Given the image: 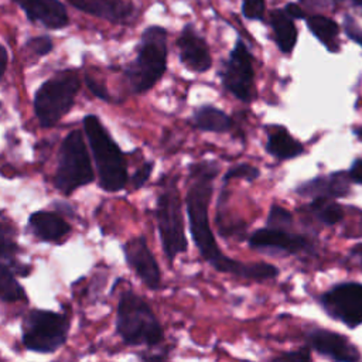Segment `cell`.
Wrapping results in <instances>:
<instances>
[{
  "label": "cell",
  "mask_w": 362,
  "mask_h": 362,
  "mask_svg": "<svg viewBox=\"0 0 362 362\" xmlns=\"http://www.w3.org/2000/svg\"><path fill=\"white\" fill-rule=\"evenodd\" d=\"M260 175L259 173V168L257 167H253L250 164H246V163H242V164H236L233 167H230L225 177H223V181L228 182L229 180H233V178H242V180H246L249 182L255 181L257 177Z\"/></svg>",
  "instance_id": "cell-26"
},
{
  "label": "cell",
  "mask_w": 362,
  "mask_h": 362,
  "mask_svg": "<svg viewBox=\"0 0 362 362\" xmlns=\"http://www.w3.org/2000/svg\"><path fill=\"white\" fill-rule=\"evenodd\" d=\"M324 311L348 328L362 324V284L355 281L339 283L321 296Z\"/></svg>",
  "instance_id": "cell-10"
},
{
  "label": "cell",
  "mask_w": 362,
  "mask_h": 362,
  "mask_svg": "<svg viewBox=\"0 0 362 362\" xmlns=\"http://www.w3.org/2000/svg\"><path fill=\"white\" fill-rule=\"evenodd\" d=\"M344 30L348 38H351L354 42L362 47V28L354 21L351 16H346L344 20Z\"/></svg>",
  "instance_id": "cell-30"
},
{
  "label": "cell",
  "mask_w": 362,
  "mask_h": 362,
  "mask_svg": "<svg viewBox=\"0 0 362 362\" xmlns=\"http://www.w3.org/2000/svg\"><path fill=\"white\" fill-rule=\"evenodd\" d=\"M355 7H358L359 10H362V0H349Z\"/></svg>",
  "instance_id": "cell-38"
},
{
  "label": "cell",
  "mask_w": 362,
  "mask_h": 362,
  "mask_svg": "<svg viewBox=\"0 0 362 362\" xmlns=\"http://www.w3.org/2000/svg\"><path fill=\"white\" fill-rule=\"evenodd\" d=\"M293 225V215L283 206L274 204L272 205L269 215H267V221H266V226H272V228H291Z\"/></svg>",
  "instance_id": "cell-25"
},
{
  "label": "cell",
  "mask_w": 362,
  "mask_h": 362,
  "mask_svg": "<svg viewBox=\"0 0 362 362\" xmlns=\"http://www.w3.org/2000/svg\"><path fill=\"white\" fill-rule=\"evenodd\" d=\"M74 8L113 24H126L134 17L132 0H66Z\"/></svg>",
  "instance_id": "cell-16"
},
{
  "label": "cell",
  "mask_w": 362,
  "mask_h": 362,
  "mask_svg": "<svg viewBox=\"0 0 362 362\" xmlns=\"http://www.w3.org/2000/svg\"><path fill=\"white\" fill-rule=\"evenodd\" d=\"M266 151L277 160H290L304 153V146L284 126H274L267 136Z\"/></svg>",
  "instance_id": "cell-20"
},
{
  "label": "cell",
  "mask_w": 362,
  "mask_h": 362,
  "mask_svg": "<svg viewBox=\"0 0 362 362\" xmlns=\"http://www.w3.org/2000/svg\"><path fill=\"white\" fill-rule=\"evenodd\" d=\"M310 33L329 51L339 52V25L324 14H310L304 18Z\"/></svg>",
  "instance_id": "cell-21"
},
{
  "label": "cell",
  "mask_w": 362,
  "mask_h": 362,
  "mask_svg": "<svg viewBox=\"0 0 362 362\" xmlns=\"http://www.w3.org/2000/svg\"><path fill=\"white\" fill-rule=\"evenodd\" d=\"M24 298L25 291L16 280L13 270L0 263V301L16 303Z\"/></svg>",
  "instance_id": "cell-24"
},
{
  "label": "cell",
  "mask_w": 362,
  "mask_h": 362,
  "mask_svg": "<svg viewBox=\"0 0 362 362\" xmlns=\"http://www.w3.org/2000/svg\"><path fill=\"white\" fill-rule=\"evenodd\" d=\"M68 331V315L48 310H33L23 322V344L30 351L51 354L65 344Z\"/></svg>",
  "instance_id": "cell-8"
},
{
  "label": "cell",
  "mask_w": 362,
  "mask_h": 362,
  "mask_svg": "<svg viewBox=\"0 0 362 362\" xmlns=\"http://www.w3.org/2000/svg\"><path fill=\"white\" fill-rule=\"evenodd\" d=\"M31 23L48 30H61L69 25L68 10L59 0H13Z\"/></svg>",
  "instance_id": "cell-15"
},
{
  "label": "cell",
  "mask_w": 362,
  "mask_h": 362,
  "mask_svg": "<svg viewBox=\"0 0 362 362\" xmlns=\"http://www.w3.org/2000/svg\"><path fill=\"white\" fill-rule=\"evenodd\" d=\"M310 209L314 216L325 225H337L344 219V208L334 198H313Z\"/></svg>",
  "instance_id": "cell-23"
},
{
  "label": "cell",
  "mask_w": 362,
  "mask_h": 362,
  "mask_svg": "<svg viewBox=\"0 0 362 362\" xmlns=\"http://www.w3.org/2000/svg\"><path fill=\"white\" fill-rule=\"evenodd\" d=\"M192 123L197 129L212 133H225L232 127V119L223 110L211 105H204L195 109Z\"/></svg>",
  "instance_id": "cell-22"
},
{
  "label": "cell",
  "mask_w": 362,
  "mask_h": 362,
  "mask_svg": "<svg viewBox=\"0 0 362 362\" xmlns=\"http://www.w3.org/2000/svg\"><path fill=\"white\" fill-rule=\"evenodd\" d=\"M127 264L134 270L137 277L151 290L161 286V273L156 257L153 256L146 238L137 236L127 240L123 246Z\"/></svg>",
  "instance_id": "cell-12"
},
{
  "label": "cell",
  "mask_w": 362,
  "mask_h": 362,
  "mask_svg": "<svg viewBox=\"0 0 362 362\" xmlns=\"http://www.w3.org/2000/svg\"><path fill=\"white\" fill-rule=\"evenodd\" d=\"M307 344L320 355L332 361L354 362L361 359L358 348L346 337L334 331L314 328L307 334Z\"/></svg>",
  "instance_id": "cell-13"
},
{
  "label": "cell",
  "mask_w": 362,
  "mask_h": 362,
  "mask_svg": "<svg viewBox=\"0 0 362 362\" xmlns=\"http://www.w3.org/2000/svg\"><path fill=\"white\" fill-rule=\"evenodd\" d=\"M348 177H349V181L362 185V158H356L352 163L348 171Z\"/></svg>",
  "instance_id": "cell-34"
},
{
  "label": "cell",
  "mask_w": 362,
  "mask_h": 362,
  "mask_svg": "<svg viewBox=\"0 0 362 362\" xmlns=\"http://www.w3.org/2000/svg\"><path fill=\"white\" fill-rule=\"evenodd\" d=\"M270 27L280 52L290 55L298 38L294 18L286 11V8L273 10L270 13Z\"/></svg>",
  "instance_id": "cell-19"
},
{
  "label": "cell",
  "mask_w": 362,
  "mask_h": 362,
  "mask_svg": "<svg viewBox=\"0 0 362 362\" xmlns=\"http://www.w3.org/2000/svg\"><path fill=\"white\" fill-rule=\"evenodd\" d=\"M286 11L294 18V20H304L305 18V11L298 6V4H296V3H288V4H286Z\"/></svg>",
  "instance_id": "cell-35"
},
{
  "label": "cell",
  "mask_w": 362,
  "mask_h": 362,
  "mask_svg": "<svg viewBox=\"0 0 362 362\" xmlns=\"http://www.w3.org/2000/svg\"><path fill=\"white\" fill-rule=\"evenodd\" d=\"M18 246L11 235V230L8 226H4L0 223V257L11 260L16 255Z\"/></svg>",
  "instance_id": "cell-29"
},
{
  "label": "cell",
  "mask_w": 362,
  "mask_h": 362,
  "mask_svg": "<svg viewBox=\"0 0 362 362\" xmlns=\"http://www.w3.org/2000/svg\"><path fill=\"white\" fill-rule=\"evenodd\" d=\"M81 88L75 71L64 69L45 81L34 96V112L41 126L49 127L59 122L72 107Z\"/></svg>",
  "instance_id": "cell-5"
},
{
  "label": "cell",
  "mask_w": 362,
  "mask_h": 362,
  "mask_svg": "<svg viewBox=\"0 0 362 362\" xmlns=\"http://www.w3.org/2000/svg\"><path fill=\"white\" fill-rule=\"evenodd\" d=\"M167 30L161 25H148L140 37L136 58L126 66L124 76L136 93L150 90L167 69Z\"/></svg>",
  "instance_id": "cell-2"
},
{
  "label": "cell",
  "mask_w": 362,
  "mask_h": 362,
  "mask_svg": "<svg viewBox=\"0 0 362 362\" xmlns=\"http://www.w3.org/2000/svg\"><path fill=\"white\" fill-rule=\"evenodd\" d=\"M93 181L89 153L79 130L71 132L62 141L55 174V187L65 195Z\"/></svg>",
  "instance_id": "cell-7"
},
{
  "label": "cell",
  "mask_w": 362,
  "mask_h": 362,
  "mask_svg": "<svg viewBox=\"0 0 362 362\" xmlns=\"http://www.w3.org/2000/svg\"><path fill=\"white\" fill-rule=\"evenodd\" d=\"M85 81H86L88 88L90 89V92H92L95 96H98L99 99H103V100H109V99H110L106 86H105L102 82H98L96 78H93L92 75L86 74V75H85Z\"/></svg>",
  "instance_id": "cell-31"
},
{
  "label": "cell",
  "mask_w": 362,
  "mask_h": 362,
  "mask_svg": "<svg viewBox=\"0 0 362 362\" xmlns=\"http://www.w3.org/2000/svg\"><path fill=\"white\" fill-rule=\"evenodd\" d=\"M178 55L184 66L202 74L212 66V57L206 41L195 31L192 24H185L177 38Z\"/></svg>",
  "instance_id": "cell-14"
},
{
  "label": "cell",
  "mask_w": 362,
  "mask_h": 362,
  "mask_svg": "<svg viewBox=\"0 0 362 362\" xmlns=\"http://www.w3.org/2000/svg\"><path fill=\"white\" fill-rule=\"evenodd\" d=\"M52 48H54V42L49 35H37V37L28 38V41L25 42V49L35 57H44L49 54Z\"/></svg>",
  "instance_id": "cell-27"
},
{
  "label": "cell",
  "mask_w": 362,
  "mask_h": 362,
  "mask_svg": "<svg viewBox=\"0 0 362 362\" xmlns=\"http://www.w3.org/2000/svg\"><path fill=\"white\" fill-rule=\"evenodd\" d=\"M83 127L95 157L99 185L109 192L123 189L127 182V164L123 151L96 116H85Z\"/></svg>",
  "instance_id": "cell-3"
},
{
  "label": "cell",
  "mask_w": 362,
  "mask_h": 362,
  "mask_svg": "<svg viewBox=\"0 0 362 362\" xmlns=\"http://www.w3.org/2000/svg\"><path fill=\"white\" fill-rule=\"evenodd\" d=\"M277 359H283V361H310L311 359V354L307 348L300 349V351H294V352H287L283 355H279Z\"/></svg>",
  "instance_id": "cell-33"
},
{
  "label": "cell",
  "mask_w": 362,
  "mask_h": 362,
  "mask_svg": "<svg viewBox=\"0 0 362 362\" xmlns=\"http://www.w3.org/2000/svg\"><path fill=\"white\" fill-rule=\"evenodd\" d=\"M219 173V164L214 160H204L189 165L188 189L185 195L187 215L192 240L201 256L218 272L263 281L274 279L279 269L270 263H243L222 253L214 232L209 226V202L214 192V181Z\"/></svg>",
  "instance_id": "cell-1"
},
{
  "label": "cell",
  "mask_w": 362,
  "mask_h": 362,
  "mask_svg": "<svg viewBox=\"0 0 362 362\" xmlns=\"http://www.w3.org/2000/svg\"><path fill=\"white\" fill-rule=\"evenodd\" d=\"M153 170V163H144L132 177V182L134 188H140L144 185V182L148 180Z\"/></svg>",
  "instance_id": "cell-32"
},
{
  "label": "cell",
  "mask_w": 362,
  "mask_h": 362,
  "mask_svg": "<svg viewBox=\"0 0 362 362\" xmlns=\"http://www.w3.org/2000/svg\"><path fill=\"white\" fill-rule=\"evenodd\" d=\"M28 222L33 232L45 242H57L71 230L68 222L54 212L37 211L30 215Z\"/></svg>",
  "instance_id": "cell-18"
},
{
  "label": "cell",
  "mask_w": 362,
  "mask_h": 362,
  "mask_svg": "<svg viewBox=\"0 0 362 362\" xmlns=\"http://www.w3.org/2000/svg\"><path fill=\"white\" fill-rule=\"evenodd\" d=\"M156 221L163 252L171 262L175 256L185 252L188 246L184 229L181 197L177 181L174 180H168L157 197Z\"/></svg>",
  "instance_id": "cell-6"
},
{
  "label": "cell",
  "mask_w": 362,
  "mask_h": 362,
  "mask_svg": "<svg viewBox=\"0 0 362 362\" xmlns=\"http://www.w3.org/2000/svg\"><path fill=\"white\" fill-rule=\"evenodd\" d=\"M297 194L308 198H342L349 194V177L345 171L315 177L303 182Z\"/></svg>",
  "instance_id": "cell-17"
},
{
  "label": "cell",
  "mask_w": 362,
  "mask_h": 362,
  "mask_svg": "<svg viewBox=\"0 0 362 362\" xmlns=\"http://www.w3.org/2000/svg\"><path fill=\"white\" fill-rule=\"evenodd\" d=\"M223 88L240 102L249 103L256 96L253 55L246 44L238 38L221 72Z\"/></svg>",
  "instance_id": "cell-9"
},
{
  "label": "cell",
  "mask_w": 362,
  "mask_h": 362,
  "mask_svg": "<svg viewBox=\"0 0 362 362\" xmlns=\"http://www.w3.org/2000/svg\"><path fill=\"white\" fill-rule=\"evenodd\" d=\"M351 256L358 262V264L362 267V243L356 245L351 250Z\"/></svg>",
  "instance_id": "cell-37"
},
{
  "label": "cell",
  "mask_w": 362,
  "mask_h": 362,
  "mask_svg": "<svg viewBox=\"0 0 362 362\" xmlns=\"http://www.w3.org/2000/svg\"><path fill=\"white\" fill-rule=\"evenodd\" d=\"M266 13V0H242V14L250 21H263Z\"/></svg>",
  "instance_id": "cell-28"
},
{
  "label": "cell",
  "mask_w": 362,
  "mask_h": 362,
  "mask_svg": "<svg viewBox=\"0 0 362 362\" xmlns=\"http://www.w3.org/2000/svg\"><path fill=\"white\" fill-rule=\"evenodd\" d=\"M116 329L127 345H157L163 339L161 325L151 307L133 291L120 296Z\"/></svg>",
  "instance_id": "cell-4"
},
{
  "label": "cell",
  "mask_w": 362,
  "mask_h": 362,
  "mask_svg": "<svg viewBox=\"0 0 362 362\" xmlns=\"http://www.w3.org/2000/svg\"><path fill=\"white\" fill-rule=\"evenodd\" d=\"M7 64H8V52H7L6 47L0 44V79L3 78V75L7 69Z\"/></svg>",
  "instance_id": "cell-36"
},
{
  "label": "cell",
  "mask_w": 362,
  "mask_h": 362,
  "mask_svg": "<svg viewBox=\"0 0 362 362\" xmlns=\"http://www.w3.org/2000/svg\"><path fill=\"white\" fill-rule=\"evenodd\" d=\"M249 245L257 250H274L288 255H297L300 252H311L314 249L313 242L291 230V228H272L264 226L255 230L249 238Z\"/></svg>",
  "instance_id": "cell-11"
}]
</instances>
